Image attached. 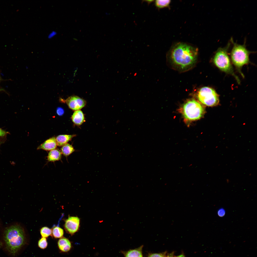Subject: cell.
I'll use <instances>...</instances> for the list:
<instances>
[{"mask_svg": "<svg viewBox=\"0 0 257 257\" xmlns=\"http://www.w3.org/2000/svg\"><path fill=\"white\" fill-rule=\"evenodd\" d=\"M198 49L189 44L179 43L171 48L169 53L170 61L175 69L181 71L187 70L196 63Z\"/></svg>", "mask_w": 257, "mask_h": 257, "instance_id": "1", "label": "cell"}, {"mask_svg": "<svg viewBox=\"0 0 257 257\" xmlns=\"http://www.w3.org/2000/svg\"><path fill=\"white\" fill-rule=\"evenodd\" d=\"M3 237L6 249L13 255L17 253L26 242L24 230L19 225L15 224L6 227Z\"/></svg>", "mask_w": 257, "mask_h": 257, "instance_id": "2", "label": "cell"}, {"mask_svg": "<svg viewBox=\"0 0 257 257\" xmlns=\"http://www.w3.org/2000/svg\"><path fill=\"white\" fill-rule=\"evenodd\" d=\"M231 44V42H229L225 47L219 48L215 52L212 61L215 65L220 70L232 76L237 83L240 84V80L234 72L228 55V51Z\"/></svg>", "mask_w": 257, "mask_h": 257, "instance_id": "3", "label": "cell"}, {"mask_svg": "<svg viewBox=\"0 0 257 257\" xmlns=\"http://www.w3.org/2000/svg\"><path fill=\"white\" fill-rule=\"evenodd\" d=\"M230 41L233 44L230 54L232 62L238 72L244 78V76L241 71L242 68L250 63L249 55L253 52L247 49L245 41L243 44H240L234 42L232 38Z\"/></svg>", "mask_w": 257, "mask_h": 257, "instance_id": "4", "label": "cell"}, {"mask_svg": "<svg viewBox=\"0 0 257 257\" xmlns=\"http://www.w3.org/2000/svg\"><path fill=\"white\" fill-rule=\"evenodd\" d=\"M182 113L184 118L188 121L198 120L201 118L204 112L203 107L193 99L188 101L183 105Z\"/></svg>", "mask_w": 257, "mask_h": 257, "instance_id": "5", "label": "cell"}, {"mask_svg": "<svg viewBox=\"0 0 257 257\" xmlns=\"http://www.w3.org/2000/svg\"><path fill=\"white\" fill-rule=\"evenodd\" d=\"M197 95L199 100L208 106H215L219 103V95L212 88L205 86L201 88L198 91Z\"/></svg>", "mask_w": 257, "mask_h": 257, "instance_id": "6", "label": "cell"}, {"mask_svg": "<svg viewBox=\"0 0 257 257\" xmlns=\"http://www.w3.org/2000/svg\"><path fill=\"white\" fill-rule=\"evenodd\" d=\"M65 101L70 109L75 111L82 109L86 104L85 100L76 96H72L69 97Z\"/></svg>", "mask_w": 257, "mask_h": 257, "instance_id": "7", "label": "cell"}, {"mask_svg": "<svg viewBox=\"0 0 257 257\" xmlns=\"http://www.w3.org/2000/svg\"><path fill=\"white\" fill-rule=\"evenodd\" d=\"M80 219L75 217H69L65 221V229L69 234L73 235L79 229Z\"/></svg>", "mask_w": 257, "mask_h": 257, "instance_id": "8", "label": "cell"}, {"mask_svg": "<svg viewBox=\"0 0 257 257\" xmlns=\"http://www.w3.org/2000/svg\"><path fill=\"white\" fill-rule=\"evenodd\" d=\"M57 146L55 138L52 137L45 141L38 147L37 149H42L46 151H50L55 149Z\"/></svg>", "mask_w": 257, "mask_h": 257, "instance_id": "9", "label": "cell"}, {"mask_svg": "<svg viewBox=\"0 0 257 257\" xmlns=\"http://www.w3.org/2000/svg\"><path fill=\"white\" fill-rule=\"evenodd\" d=\"M58 245L59 250L63 252H67L71 249L72 245L70 241L67 238L62 237L58 241Z\"/></svg>", "mask_w": 257, "mask_h": 257, "instance_id": "10", "label": "cell"}, {"mask_svg": "<svg viewBox=\"0 0 257 257\" xmlns=\"http://www.w3.org/2000/svg\"><path fill=\"white\" fill-rule=\"evenodd\" d=\"M73 122L77 125H81L84 121V117L82 112L79 110L75 111L71 117Z\"/></svg>", "mask_w": 257, "mask_h": 257, "instance_id": "11", "label": "cell"}, {"mask_svg": "<svg viewBox=\"0 0 257 257\" xmlns=\"http://www.w3.org/2000/svg\"><path fill=\"white\" fill-rule=\"evenodd\" d=\"M75 136V135H61L57 136L55 138L57 146H62L66 144L72 138Z\"/></svg>", "mask_w": 257, "mask_h": 257, "instance_id": "12", "label": "cell"}, {"mask_svg": "<svg viewBox=\"0 0 257 257\" xmlns=\"http://www.w3.org/2000/svg\"><path fill=\"white\" fill-rule=\"evenodd\" d=\"M61 157V152L55 149L50 151L47 156V159L49 162H54L60 160Z\"/></svg>", "mask_w": 257, "mask_h": 257, "instance_id": "13", "label": "cell"}, {"mask_svg": "<svg viewBox=\"0 0 257 257\" xmlns=\"http://www.w3.org/2000/svg\"><path fill=\"white\" fill-rule=\"evenodd\" d=\"M143 246L133 249L124 252L125 257H143L142 253Z\"/></svg>", "mask_w": 257, "mask_h": 257, "instance_id": "14", "label": "cell"}, {"mask_svg": "<svg viewBox=\"0 0 257 257\" xmlns=\"http://www.w3.org/2000/svg\"><path fill=\"white\" fill-rule=\"evenodd\" d=\"M61 150L62 154L66 157L68 156L75 151L72 145L68 143L62 146Z\"/></svg>", "mask_w": 257, "mask_h": 257, "instance_id": "15", "label": "cell"}, {"mask_svg": "<svg viewBox=\"0 0 257 257\" xmlns=\"http://www.w3.org/2000/svg\"><path fill=\"white\" fill-rule=\"evenodd\" d=\"M52 230L51 236L55 238H61L64 235L63 230L59 227L55 226L53 228Z\"/></svg>", "mask_w": 257, "mask_h": 257, "instance_id": "16", "label": "cell"}, {"mask_svg": "<svg viewBox=\"0 0 257 257\" xmlns=\"http://www.w3.org/2000/svg\"><path fill=\"white\" fill-rule=\"evenodd\" d=\"M170 0H157L155 2V6L159 8H163L168 6L170 3Z\"/></svg>", "mask_w": 257, "mask_h": 257, "instance_id": "17", "label": "cell"}, {"mask_svg": "<svg viewBox=\"0 0 257 257\" xmlns=\"http://www.w3.org/2000/svg\"><path fill=\"white\" fill-rule=\"evenodd\" d=\"M40 233L42 237H47L49 236H51L52 229L47 227H44L40 229Z\"/></svg>", "mask_w": 257, "mask_h": 257, "instance_id": "18", "label": "cell"}, {"mask_svg": "<svg viewBox=\"0 0 257 257\" xmlns=\"http://www.w3.org/2000/svg\"><path fill=\"white\" fill-rule=\"evenodd\" d=\"M38 245L39 247L42 249L46 248L48 246V242L46 238L42 237L38 241Z\"/></svg>", "mask_w": 257, "mask_h": 257, "instance_id": "19", "label": "cell"}, {"mask_svg": "<svg viewBox=\"0 0 257 257\" xmlns=\"http://www.w3.org/2000/svg\"><path fill=\"white\" fill-rule=\"evenodd\" d=\"M217 213L219 217H222L225 215V211L223 208H221L218 210Z\"/></svg>", "mask_w": 257, "mask_h": 257, "instance_id": "20", "label": "cell"}, {"mask_svg": "<svg viewBox=\"0 0 257 257\" xmlns=\"http://www.w3.org/2000/svg\"><path fill=\"white\" fill-rule=\"evenodd\" d=\"M148 257H165L163 254L161 253H153L149 255Z\"/></svg>", "mask_w": 257, "mask_h": 257, "instance_id": "21", "label": "cell"}, {"mask_svg": "<svg viewBox=\"0 0 257 257\" xmlns=\"http://www.w3.org/2000/svg\"><path fill=\"white\" fill-rule=\"evenodd\" d=\"M9 133L8 132L0 128V138L5 137Z\"/></svg>", "mask_w": 257, "mask_h": 257, "instance_id": "22", "label": "cell"}, {"mask_svg": "<svg viewBox=\"0 0 257 257\" xmlns=\"http://www.w3.org/2000/svg\"><path fill=\"white\" fill-rule=\"evenodd\" d=\"M57 112L58 115H61L63 114L64 111L62 108H59L57 109Z\"/></svg>", "mask_w": 257, "mask_h": 257, "instance_id": "23", "label": "cell"}, {"mask_svg": "<svg viewBox=\"0 0 257 257\" xmlns=\"http://www.w3.org/2000/svg\"><path fill=\"white\" fill-rule=\"evenodd\" d=\"M56 32H51V33L49 35V38H52L55 35H56Z\"/></svg>", "mask_w": 257, "mask_h": 257, "instance_id": "24", "label": "cell"}, {"mask_svg": "<svg viewBox=\"0 0 257 257\" xmlns=\"http://www.w3.org/2000/svg\"><path fill=\"white\" fill-rule=\"evenodd\" d=\"M176 257H185V256L183 255L182 254Z\"/></svg>", "mask_w": 257, "mask_h": 257, "instance_id": "25", "label": "cell"}, {"mask_svg": "<svg viewBox=\"0 0 257 257\" xmlns=\"http://www.w3.org/2000/svg\"><path fill=\"white\" fill-rule=\"evenodd\" d=\"M2 243L0 241V247H1L2 246Z\"/></svg>", "mask_w": 257, "mask_h": 257, "instance_id": "26", "label": "cell"}, {"mask_svg": "<svg viewBox=\"0 0 257 257\" xmlns=\"http://www.w3.org/2000/svg\"><path fill=\"white\" fill-rule=\"evenodd\" d=\"M167 257H173V256L172 255H169Z\"/></svg>", "mask_w": 257, "mask_h": 257, "instance_id": "27", "label": "cell"}, {"mask_svg": "<svg viewBox=\"0 0 257 257\" xmlns=\"http://www.w3.org/2000/svg\"><path fill=\"white\" fill-rule=\"evenodd\" d=\"M4 89H0V91H4Z\"/></svg>", "mask_w": 257, "mask_h": 257, "instance_id": "28", "label": "cell"}, {"mask_svg": "<svg viewBox=\"0 0 257 257\" xmlns=\"http://www.w3.org/2000/svg\"><path fill=\"white\" fill-rule=\"evenodd\" d=\"M2 143V142L0 141V145H1V144Z\"/></svg>", "mask_w": 257, "mask_h": 257, "instance_id": "29", "label": "cell"}, {"mask_svg": "<svg viewBox=\"0 0 257 257\" xmlns=\"http://www.w3.org/2000/svg\"><path fill=\"white\" fill-rule=\"evenodd\" d=\"M0 80H1V78H0Z\"/></svg>", "mask_w": 257, "mask_h": 257, "instance_id": "30", "label": "cell"}]
</instances>
